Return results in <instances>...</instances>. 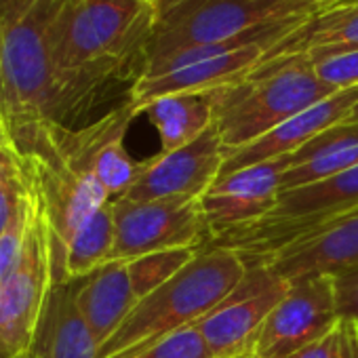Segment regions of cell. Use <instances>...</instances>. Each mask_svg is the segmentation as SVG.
Listing matches in <instances>:
<instances>
[{
	"label": "cell",
	"instance_id": "8fae6325",
	"mask_svg": "<svg viewBox=\"0 0 358 358\" xmlns=\"http://www.w3.org/2000/svg\"><path fill=\"white\" fill-rule=\"evenodd\" d=\"M291 280L270 266L247 268L236 289L196 324L213 358L253 354V343L270 312L289 291Z\"/></svg>",
	"mask_w": 358,
	"mask_h": 358
},
{
	"label": "cell",
	"instance_id": "52a82bcc",
	"mask_svg": "<svg viewBox=\"0 0 358 358\" xmlns=\"http://www.w3.org/2000/svg\"><path fill=\"white\" fill-rule=\"evenodd\" d=\"M17 152L32 171L45 203L51 230L53 280L55 285L68 282L64 270L68 247L83 224L110 203V196L97 179L78 171L66 158L51 135V124H47L26 150Z\"/></svg>",
	"mask_w": 358,
	"mask_h": 358
},
{
	"label": "cell",
	"instance_id": "277c9868",
	"mask_svg": "<svg viewBox=\"0 0 358 358\" xmlns=\"http://www.w3.org/2000/svg\"><path fill=\"white\" fill-rule=\"evenodd\" d=\"M335 93L306 55L259 62L247 78L215 89V127L226 156Z\"/></svg>",
	"mask_w": 358,
	"mask_h": 358
},
{
	"label": "cell",
	"instance_id": "e0dca14e",
	"mask_svg": "<svg viewBox=\"0 0 358 358\" xmlns=\"http://www.w3.org/2000/svg\"><path fill=\"white\" fill-rule=\"evenodd\" d=\"M358 49V5L314 9L293 32L272 45L262 62L306 55L314 66Z\"/></svg>",
	"mask_w": 358,
	"mask_h": 358
},
{
	"label": "cell",
	"instance_id": "30bf717a",
	"mask_svg": "<svg viewBox=\"0 0 358 358\" xmlns=\"http://www.w3.org/2000/svg\"><path fill=\"white\" fill-rule=\"evenodd\" d=\"M135 116L139 114L129 99L78 129L51 124V135L66 158L97 179L110 201L124 196L141 173L143 160L131 158L124 148V135Z\"/></svg>",
	"mask_w": 358,
	"mask_h": 358
},
{
	"label": "cell",
	"instance_id": "44dd1931",
	"mask_svg": "<svg viewBox=\"0 0 358 358\" xmlns=\"http://www.w3.org/2000/svg\"><path fill=\"white\" fill-rule=\"evenodd\" d=\"M114 251L112 201L97 209L76 232L66 253V280H80L108 264Z\"/></svg>",
	"mask_w": 358,
	"mask_h": 358
},
{
	"label": "cell",
	"instance_id": "83f0119b",
	"mask_svg": "<svg viewBox=\"0 0 358 358\" xmlns=\"http://www.w3.org/2000/svg\"><path fill=\"white\" fill-rule=\"evenodd\" d=\"M335 287L341 318L358 320V266L335 274Z\"/></svg>",
	"mask_w": 358,
	"mask_h": 358
},
{
	"label": "cell",
	"instance_id": "603a6c76",
	"mask_svg": "<svg viewBox=\"0 0 358 358\" xmlns=\"http://www.w3.org/2000/svg\"><path fill=\"white\" fill-rule=\"evenodd\" d=\"M26 192L22 156L13 143L0 145V234L11 222Z\"/></svg>",
	"mask_w": 358,
	"mask_h": 358
},
{
	"label": "cell",
	"instance_id": "6da1fadb",
	"mask_svg": "<svg viewBox=\"0 0 358 358\" xmlns=\"http://www.w3.org/2000/svg\"><path fill=\"white\" fill-rule=\"evenodd\" d=\"M156 9L139 0H55L49 45L62 89L64 127L133 87L145 72Z\"/></svg>",
	"mask_w": 358,
	"mask_h": 358
},
{
	"label": "cell",
	"instance_id": "d6986e66",
	"mask_svg": "<svg viewBox=\"0 0 358 358\" xmlns=\"http://www.w3.org/2000/svg\"><path fill=\"white\" fill-rule=\"evenodd\" d=\"M354 166H358V122L343 120L289 154V169L280 179V188L282 192L297 190Z\"/></svg>",
	"mask_w": 358,
	"mask_h": 358
},
{
	"label": "cell",
	"instance_id": "7a4b0ae2",
	"mask_svg": "<svg viewBox=\"0 0 358 358\" xmlns=\"http://www.w3.org/2000/svg\"><path fill=\"white\" fill-rule=\"evenodd\" d=\"M55 0H0V118L15 150L62 124V89L51 57Z\"/></svg>",
	"mask_w": 358,
	"mask_h": 358
},
{
	"label": "cell",
	"instance_id": "4316f807",
	"mask_svg": "<svg viewBox=\"0 0 358 358\" xmlns=\"http://www.w3.org/2000/svg\"><path fill=\"white\" fill-rule=\"evenodd\" d=\"M343 352H345V331H343V320H339V324L329 335L306 345L291 358H343Z\"/></svg>",
	"mask_w": 358,
	"mask_h": 358
},
{
	"label": "cell",
	"instance_id": "f1b7e54d",
	"mask_svg": "<svg viewBox=\"0 0 358 358\" xmlns=\"http://www.w3.org/2000/svg\"><path fill=\"white\" fill-rule=\"evenodd\" d=\"M343 331H345L343 358H358V320L343 318Z\"/></svg>",
	"mask_w": 358,
	"mask_h": 358
},
{
	"label": "cell",
	"instance_id": "2e32d148",
	"mask_svg": "<svg viewBox=\"0 0 358 358\" xmlns=\"http://www.w3.org/2000/svg\"><path fill=\"white\" fill-rule=\"evenodd\" d=\"M76 289L78 280L53 285L24 358H99V343L80 314Z\"/></svg>",
	"mask_w": 358,
	"mask_h": 358
},
{
	"label": "cell",
	"instance_id": "ac0fdd59",
	"mask_svg": "<svg viewBox=\"0 0 358 358\" xmlns=\"http://www.w3.org/2000/svg\"><path fill=\"white\" fill-rule=\"evenodd\" d=\"M76 301L99 348L118 331L137 306L129 264L112 259L78 280Z\"/></svg>",
	"mask_w": 358,
	"mask_h": 358
},
{
	"label": "cell",
	"instance_id": "9c48e42d",
	"mask_svg": "<svg viewBox=\"0 0 358 358\" xmlns=\"http://www.w3.org/2000/svg\"><path fill=\"white\" fill-rule=\"evenodd\" d=\"M341 320L333 274H306L291 280L259 329L253 356L291 358L306 345L329 335Z\"/></svg>",
	"mask_w": 358,
	"mask_h": 358
},
{
	"label": "cell",
	"instance_id": "d6a6232c",
	"mask_svg": "<svg viewBox=\"0 0 358 358\" xmlns=\"http://www.w3.org/2000/svg\"><path fill=\"white\" fill-rule=\"evenodd\" d=\"M171 3H175V0H158V3H156V11H160V9L169 7Z\"/></svg>",
	"mask_w": 358,
	"mask_h": 358
},
{
	"label": "cell",
	"instance_id": "4fadbf2b",
	"mask_svg": "<svg viewBox=\"0 0 358 358\" xmlns=\"http://www.w3.org/2000/svg\"><path fill=\"white\" fill-rule=\"evenodd\" d=\"M287 169L289 156H280L220 175L201 199L209 243L264 220L282 194L280 179Z\"/></svg>",
	"mask_w": 358,
	"mask_h": 358
},
{
	"label": "cell",
	"instance_id": "f546056e",
	"mask_svg": "<svg viewBox=\"0 0 358 358\" xmlns=\"http://www.w3.org/2000/svg\"><path fill=\"white\" fill-rule=\"evenodd\" d=\"M316 9H327V7H345V5H358V0H312Z\"/></svg>",
	"mask_w": 358,
	"mask_h": 358
},
{
	"label": "cell",
	"instance_id": "e575fe53",
	"mask_svg": "<svg viewBox=\"0 0 358 358\" xmlns=\"http://www.w3.org/2000/svg\"><path fill=\"white\" fill-rule=\"evenodd\" d=\"M238 358H257V356H253V354H245V356H238Z\"/></svg>",
	"mask_w": 358,
	"mask_h": 358
},
{
	"label": "cell",
	"instance_id": "9a60e30c",
	"mask_svg": "<svg viewBox=\"0 0 358 358\" xmlns=\"http://www.w3.org/2000/svg\"><path fill=\"white\" fill-rule=\"evenodd\" d=\"M264 266L289 280L306 274L335 276L358 266V209L295 238Z\"/></svg>",
	"mask_w": 358,
	"mask_h": 358
},
{
	"label": "cell",
	"instance_id": "ba28073f",
	"mask_svg": "<svg viewBox=\"0 0 358 358\" xmlns=\"http://www.w3.org/2000/svg\"><path fill=\"white\" fill-rule=\"evenodd\" d=\"M114 251L112 259L133 262L166 249H205L209 230L196 199L112 201ZM110 259V262H112Z\"/></svg>",
	"mask_w": 358,
	"mask_h": 358
},
{
	"label": "cell",
	"instance_id": "ffe728a7",
	"mask_svg": "<svg viewBox=\"0 0 358 358\" xmlns=\"http://www.w3.org/2000/svg\"><path fill=\"white\" fill-rule=\"evenodd\" d=\"M160 137V152H173L201 137L215 124V91L173 93L143 106Z\"/></svg>",
	"mask_w": 358,
	"mask_h": 358
},
{
	"label": "cell",
	"instance_id": "5b68a950",
	"mask_svg": "<svg viewBox=\"0 0 358 358\" xmlns=\"http://www.w3.org/2000/svg\"><path fill=\"white\" fill-rule=\"evenodd\" d=\"M314 9L312 0H175L156 11L143 76L184 51L230 43L257 26Z\"/></svg>",
	"mask_w": 358,
	"mask_h": 358
},
{
	"label": "cell",
	"instance_id": "cb8c5ba5",
	"mask_svg": "<svg viewBox=\"0 0 358 358\" xmlns=\"http://www.w3.org/2000/svg\"><path fill=\"white\" fill-rule=\"evenodd\" d=\"M24 179H26V175H24ZM30 220H32V199H30V190L26 184V192H24V199H22L17 211L13 213L11 222L3 230V234H0V282L11 274V270L15 268V264L20 259L22 247H24V241H26V234L30 228Z\"/></svg>",
	"mask_w": 358,
	"mask_h": 358
},
{
	"label": "cell",
	"instance_id": "4dcf8cb0",
	"mask_svg": "<svg viewBox=\"0 0 358 358\" xmlns=\"http://www.w3.org/2000/svg\"><path fill=\"white\" fill-rule=\"evenodd\" d=\"M9 143H11L9 133H7V129L3 124V118H0V145H9Z\"/></svg>",
	"mask_w": 358,
	"mask_h": 358
},
{
	"label": "cell",
	"instance_id": "1f68e13d",
	"mask_svg": "<svg viewBox=\"0 0 358 358\" xmlns=\"http://www.w3.org/2000/svg\"><path fill=\"white\" fill-rule=\"evenodd\" d=\"M345 122H358V101H356V106L352 108V112H350V116L345 118Z\"/></svg>",
	"mask_w": 358,
	"mask_h": 358
},
{
	"label": "cell",
	"instance_id": "3957f363",
	"mask_svg": "<svg viewBox=\"0 0 358 358\" xmlns=\"http://www.w3.org/2000/svg\"><path fill=\"white\" fill-rule=\"evenodd\" d=\"M245 272L247 266L234 251L201 249L177 276L137 301L99 348V358H127L177 331L196 327L236 289Z\"/></svg>",
	"mask_w": 358,
	"mask_h": 358
},
{
	"label": "cell",
	"instance_id": "836d02e7",
	"mask_svg": "<svg viewBox=\"0 0 358 358\" xmlns=\"http://www.w3.org/2000/svg\"><path fill=\"white\" fill-rule=\"evenodd\" d=\"M139 3H145V5H154V9H156V3H158V0H139Z\"/></svg>",
	"mask_w": 358,
	"mask_h": 358
},
{
	"label": "cell",
	"instance_id": "7c38bea8",
	"mask_svg": "<svg viewBox=\"0 0 358 358\" xmlns=\"http://www.w3.org/2000/svg\"><path fill=\"white\" fill-rule=\"evenodd\" d=\"M226 162V150L217 127H209L201 137L173 152H160L141 164L135 184L127 190L129 201L196 199L217 182Z\"/></svg>",
	"mask_w": 358,
	"mask_h": 358
},
{
	"label": "cell",
	"instance_id": "484cf974",
	"mask_svg": "<svg viewBox=\"0 0 358 358\" xmlns=\"http://www.w3.org/2000/svg\"><path fill=\"white\" fill-rule=\"evenodd\" d=\"M314 72L322 83H327L335 91L358 87V49L316 64Z\"/></svg>",
	"mask_w": 358,
	"mask_h": 358
},
{
	"label": "cell",
	"instance_id": "8992f818",
	"mask_svg": "<svg viewBox=\"0 0 358 358\" xmlns=\"http://www.w3.org/2000/svg\"><path fill=\"white\" fill-rule=\"evenodd\" d=\"M22 166L32 199V220L15 268L0 282V358H24L28 354L38 318L55 285L45 203L24 158Z\"/></svg>",
	"mask_w": 358,
	"mask_h": 358
},
{
	"label": "cell",
	"instance_id": "d4e9b609",
	"mask_svg": "<svg viewBox=\"0 0 358 358\" xmlns=\"http://www.w3.org/2000/svg\"><path fill=\"white\" fill-rule=\"evenodd\" d=\"M127 358H213L209 343L196 327L177 331L154 345L141 350L139 354Z\"/></svg>",
	"mask_w": 358,
	"mask_h": 358
},
{
	"label": "cell",
	"instance_id": "7402d4cb",
	"mask_svg": "<svg viewBox=\"0 0 358 358\" xmlns=\"http://www.w3.org/2000/svg\"><path fill=\"white\" fill-rule=\"evenodd\" d=\"M201 249H166V251H156L143 257H137L129 264V274L133 282V291L137 299H143L164 282H169L173 276L182 272L196 255Z\"/></svg>",
	"mask_w": 358,
	"mask_h": 358
},
{
	"label": "cell",
	"instance_id": "5bb4252c",
	"mask_svg": "<svg viewBox=\"0 0 358 358\" xmlns=\"http://www.w3.org/2000/svg\"><path fill=\"white\" fill-rule=\"evenodd\" d=\"M356 101H358V87L337 91L335 95L318 101L316 106H312V108L299 112L297 116L289 118L287 122L278 124L276 129H272L264 137L255 139L253 143L228 154L222 175L238 171L243 166H251L257 162L295 154L299 148H303L308 141H312L322 131L343 122L350 116Z\"/></svg>",
	"mask_w": 358,
	"mask_h": 358
}]
</instances>
